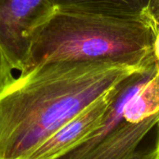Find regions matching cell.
<instances>
[{"label": "cell", "instance_id": "5", "mask_svg": "<svg viewBox=\"0 0 159 159\" xmlns=\"http://www.w3.org/2000/svg\"><path fill=\"white\" fill-rule=\"evenodd\" d=\"M116 85L83 112L60 128L26 159L56 158L91 133L103 120L112 102Z\"/></svg>", "mask_w": 159, "mask_h": 159}, {"label": "cell", "instance_id": "9", "mask_svg": "<svg viewBox=\"0 0 159 159\" xmlns=\"http://www.w3.org/2000/svg\"><path fill=\"white\" fill-rule=\"evenodd\" d=\"M156 22H157V29H158V32H159V20H157Z\"/></svg>", "mask_w": 159, "mask_h": 159}, {"label": "cell", "instance_id": "4", "mask_svg": "<svg viewBox=\"0 0 159 159\" xmlns=\"http://www.w3.org/2000/svg\"><path fill=\"white\" fill-rule=\"evenodd\" d=\"M56 0H0V48L20 71L34 32L52 15Z\"/></svg>", "mask_w": 159, "mask_h": 159}, {"label": "cell", "instance_id": "8", "mask_svg": "<svg viewBox=\"0 0 159 159\" xmlns=\"http://www.w3.org/2000/svg\"><path fill=\"white\" fill-rule=\"evenodd\" d=\"M148 12L150 16L157 21L159 20V0H150Z\"/></svg>", "mask_w": 159, "mask_h": 159}, {"label": "cell", "instance_id": "7", "mask_svg": "<svg viewBox=\"0 0 159 159\" xmlns=\"http://www.w3.org/2000/svg\"><path fill=\"white\" fill-rule=\"evenodd\" d=\"M12 73L13 70L0 48V90L14 78Z\"/></svg>", "mask_w": 159, "mask_h": 159}, {"label": "cell", "instance_id": "6", "mask_svg": "<svg viewBox=\"0 0 159 159\" xmlns=\"http://www.w3.org/2000/svg\"><path fill=\"white\" fill-rule=\"evenodd\" d=\"M149 3L150 0H56V7L109 17L138 18L149 14Z\"/></svg>", "mask_w": 159, "mask_h": 159}, {"label": "cell", "instance_id": "2", "mask_svg": "<svg viewBox=\"0 0 159 159\" xmlns=\"http://www.w3.org/2000/svg\"><path fill=\"white\" fill-rule=\"evenodd\" d=\"M158 29L149 15L119 18L56 7L34 32L19 75L53 61H113L134 68L157 62Z\"/></svg>", "mask_w": 159, "mask_h": 159}, {"label": "cell", "instance_id": "1", "mask_svg": "<svg viewBox=\"0 0 159 159\" xmlns=\"http://www.w3.org/2000/svg\"><path fill=\"white\" fill-rule=\"evenodd\" d=\"M143 69L113 61H61L14 77L0 90V159H26L60 128Z\"/></svg>", "mask_w": 159, "mask_h": 159}, {"label": "cell", "instance_id": "3", "mask_svg": "<svg viewBox=\"0 0 159 159\" xmlns=\"http://www.w3.org/2000/svg\"><path fill=\"white\" fill-rule=\"evenodd\" d=\"M54 159H159V62L119 82L101 125Z\"/></svg>", "mask_w": 159, "mask_h": 159}]
</instances>
